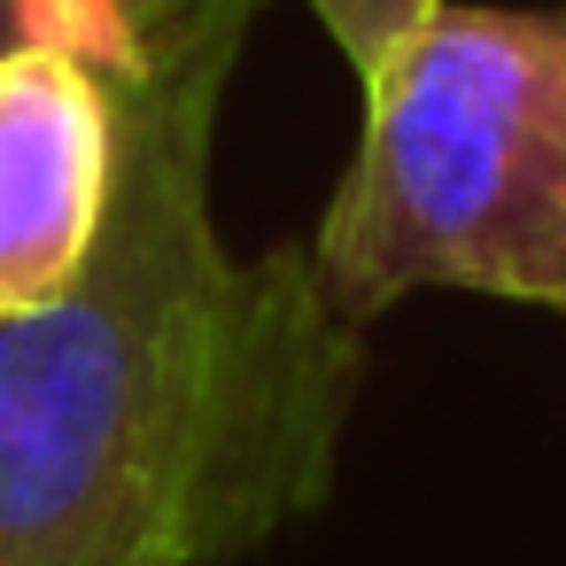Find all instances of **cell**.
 <instances>
[{
    "instance_id": "1",
    "label": "cell",
    "mask_w": 566,
    "mask_h": 566,
    "mask_svg": "<svg viewBox=\"0 0 566 566\" xmlns=\"http://www.w3.org/2000/svg\"><path fill=\"white\" fill-rule=\"evenodd\" d=\"M256 0H156L102 55L117 187L86 280L0 318V566H233L326 504L357 396L311 249L241 264L210 210Z\"/></svg>"
},
{
    "instance_id": "2",
    "label": "cell",
    "mask_w": 566,
    "mask_h": 566,
    "mask_svg": "<svg viewBox=\"0 0 566 566\" xmlns=\"http://www.w3.org/2000/svg\"><path fill=\"white\" fill-rule=\"evenodd\" d=\"M311 264L349 326L419 287L566 311V17L434 0L365 78Z\"/></svg>"
},
{
    "instance_id": "3",
    "label": "cell",
    "mask_w": 566,
    "mask_h": 566,
    "mask_svg": "<svg viewBox=\"0 0 566 566\" xmlns=\"http://www.w3.org/2000/svg\"><path fill=\"white\" fill-rule=\"evenodd\" d=\"M109 187L117 94L102 55L0 48V318H40L86 280Z\"/></svg>"
},
{
    "instance_id": "4",
    "label": "cell",
    "mask_w": 566,
    "mask_h": 566,
    "mask_svg": "<svg viewBox=\"0 0 566 566\" xmlns=\"http://www.w3.org/2000/svg\"><path fill=\"white\" fill-rule=\"evenodd\" d=\"M24 40H55L78 55H117L133 40V24L102 0H0V48H24Z\"/></svg>"
},
{
    "instance_id": "5",
    "label": "cell",
    "mask_w": 566,
    "mask_h": 566,
    "mask_svg": "<svg viewBox=\"0 0 566 566\" xmlns=\"http://www.w3.org/2000/svg\"><path fill=\"white\" fill-rule=\"evenodd\" d=\"M311 9H318V24L334 32V48L349 55V71L373 78L380 55H388V48L434 9V0H311Z\"/></svg>"
},
{
    "instance_id": "6",
    "label": "cell",
    "mask_w": 566,
    "mask_h": 566,
    "mask_svg": "<svg viewBox=\"0 0 566 566\" xmlns=\"http://www.w3.org/2000/svg\"><path fill=\"white\" fill-rule=\"evenodd\" d=\"M102 9H117V17H125V24H133V17H140V9H156V0H102Z\"/></svg>"
}]
</instances>
